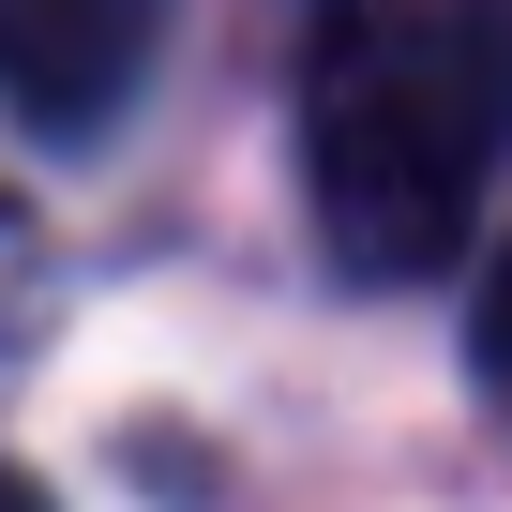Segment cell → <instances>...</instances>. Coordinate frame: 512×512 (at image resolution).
<instances>
[{
    "mask_svg": "<svg viewBox=\"0 0 512 512\" xmlns=\"http://www.w3.org/2000/svg\"><path fill=\"white\" fill-rule=\"evenodd\" d=\"M497 166H512V0H317L302 196L362 287L452 272Z\"/></svg>",
    "mask_w": 512,
    "mask_h": 512,
    "instance_id": "obj_1",
    "label": "cell"
},
{
    "mask_svg": "<svg viewBox=\"0 0 512 512\" xmlns=\"http://www.w3.org/2000/svg\"><path fill=\"white\" fill-rule=\"evenodd\" d=\"M151 76V0H0V106L31 136H106Z\"/></svg>",
    "mask_w": 512,
    "mask_h": 512,
    "instance_id": "obj_2",
    "label": "cell"
},
{
    "mask_svg": "<svg viewBox=\"0 0 512 512\" xmlns=\"http://www.w3.org/2000/svg\"><path fill=\"white\" fill-rule=\"evenodd\" d=\"M46 287H61V256H46V226L0 196V362H16L31 332H46Z\"/></svg>",
    "mask_w": 512,
    "mask_h": 512,
    "instance_id": "obj_3",
    "label": "cell"
},
{
    "mask_svg": "<svg viewBox=\"0 0 512 512\" xmlns=\"http://www.w3.org/2000/svg\"><path fill=\"white\" fill-rule=\"evenodd\" d=\"M467 347H482V392L512 407V256H497V272H482V317H467Z\"/></svg>",
    "mask_w": 512,
    "mask_h": 512,
    "instance_id": "obj_4",
    "label": "cell"
},
{
    "mask_svg": "<svg viewBox=\"0 0 512 512\" xmlns=\"http://www.w3.org/2000/svg\"><path fill=\"white\" fill-rule=\"evenodd\" d=\"M0 512H46V482H31V467H0Z\"/></svg>",
    "mask_w": 512,
    "mask_h": 512,
    "instance_id": "obj_5",
    "label": "cell"
}]
</instances>
